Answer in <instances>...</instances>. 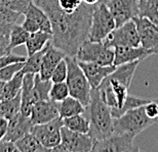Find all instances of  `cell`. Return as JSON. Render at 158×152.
Returning a JSON list of instances; mask_svg holds the SVG:
<instances>
[{
    "mask_svg": "<svg viewBox=\"0 0 158 152\" xmlns=\"http://www.w3.org/2000/svg\"><path fill=\"white\" fill-rule=\"evenodd\" d=\"M19 152H45L48 151L32 133H27L15 142Z\"/></svg>",
    "mask_w": 158,
    "mask_h": 152,
    "instance_id": "7402d4cb",
    "label": "cell"
},
{
    "mask_svg": "<svg viewBox=\"0 0 158 152\" xmlns=\"http://www.w3.org/2000/svg\"><path fill=\"white\" fill-rule=\"evenodd\" d=\"M22 27H23L27 32H29L30 34L40 31L38 24H37L34 20H32V18H25L23 24H22Z\"/></svg>",
    "mask_w": 158,
    "mask_h": 152,
    "instance_id": "f35d334b",
    "label": "cell"
},
{
    "mask_svg": "<svg viewBox=\"0 0 158 152\" xmlns=\"http://www.w3.org/2000/svg\"><path fill=\"white\" fill-rule=\"evenodd\" d=\"M62 143L67 148L68 152H89L93 151L94 139L89 133H77L63 127L61 130Z\"/></svg>",
    "mask_w": 158,
    "mask_h": 152,
    "instance_id": "8fae6325",
    "label": "cell"
},
{
    "mask_svg": "<svg viewBox=\"0 0 158 152\" xmlns=\"http://www.w3.org/2000/svg\"><path fill=\"white\" fill-rule=\"evenodd\" d=\"M157 121L150 119L145 112V107L140 106L129 109L119 118L113 119V133L131 134L137 137L139 134L154 125Z\"/></svg>",
    "mask_w": 158,
    "mask_h": 152,
    "instance_id": "3957f363",
    "label": "cell"
},
{
    "mask_svg": "<svg viewBox=\"0 0 158 152\" xmlns=\"http://www.w3.org/2000/svg\"><path fill=\"white\" fill-rule=\"evenodd\" d=\"M116 28L114 17L105 2L99 3L94 9L87 40L103 42Z\"/></svg>",
    "mask_w": 158,
    "mask_h": 152,
    "instance_id": "5b68a950",
    "label": "cell"
},
{
    "mask_svg": "<svg viewBox=\"0 0 158 152\" xmlns=\"http://www.w3.org/2000/svg\"><path fill=\"white\" fill-rule=\"evenodd\" d=\"M31 2H33V0H0L1 4L21 14H24L26 12Z\"/></svg>",
    "mask_w": 158,
    "mask_h": 152,
    "instance_id": "d6a6232c",
    "label": "cell"
},
{
    "mask_svg": "<svg viewBox=\"0 0 158 152\" xmlns=\"http://www.w3.org/2000/svg\"><path fill=\"white\" fill-rule=\"evenodd\" d=\"M114 65H121L124 63L144 60L145 58L153 55L154 53L149 49H146L142 45L140 46H119L115 47Z\"/></svg>",
    "mask_w": 158,
    "mask_h": 152,
    "instance_id": "2e32d148",
    "label": "cell"
},
{
    "mask_svg": "<svg viewBox=\"0 0 158 152\" xmlns=\"http://www.w3.org/2000/svg\"><path fill=\"white\" fill-rule=\"evenodd\" d=\"M30 36V33L22 27V25H18L17 23L12 25L10 34H9V43L8 48L12 50L18 46L26 44L28 38Z\"/></svg>",
    "mask_w": 158,
    "mask_h": 152,
    "instance_id": "484cf974",
    "label": "cell"
},
{
    "mask_svg": "<svg viewBox=\"0 0 158 152\" xmlns=\"http://www.w3.org/2000/svg\"><path fill=\"white\" fill-rule=\"evenodd\" d=\"M106 4L114 17L116 28L139 17L138 0H107Z\"/></svg>",
    "mask_w": 158,
    "mask_h": 152,
    "instance_id": "30bf717a",
    "label": "cell"
},
{
    "mask_svg": "<svg viewBox=\"0 0 158 152\" xmlns=\"http://www.w3.org/2000/svg\"><path fill=\"white\" fill-rule=\"evenodd\" d=\"M50 40H52V34L45 33V32L38 31L30 34L26 44H25L28 56L42 50Z\"/></svg>",
    "mask_w": 158,
    "mask_h": 152,
    "instance_id": "44dd1931",
    "label": "cell"
},
{
    "mask_svg": "<svg viewBox=\"0 0 158 152\" xmlns=\"http://www.w3.org/2000/svg\"><path fill=\"white\" fill-rule=\"evenodd\" d=\"M68 96H70V91H69L68 85L66 82L52 83L49 91L50 100L55 101V102H61V101L66 99Z\"/></svg>",
    "mask_w": 158,
    "mask_h": 152,
    "instance_id": "f546056e",
    "label": "cell"
},
{
    "mask_svg": "<svg viewBox=\"0 0 158 152\" xmlns=\"http://www.w3.org/2000/svg\"><path fill=\"white\" fill-rule=\"evenodd\" d=\"M49 18L52 28L50 42L66 55L76 56L80 45L87 40L91 17L96 6L82 2L76 11L67 14L59 7L56 0H33Z\"/></svg>",
    "mask_w": 158,
    "mask_h": 152,
    "instance_id": "6da1fadb",
    "label": "cell"
},
{
    "mask_svg": "<svg viewBox=\"0 0 158 152\" xmlns=\"http://www.w3.org/2000/svg\"><path fill=\"white\" fill-rule=\"evenodd\" d=\"M139 17L147 18L158 26V0H138Z\"/></svg>",
    "mask_w": 158,
    "mask_h": 152,
    "instance_id": "cb8c5ba5",
    "label": "cell"
},
{
    "mask_svg": "<svg viewBox=\"0 0 158 152\" xmlns=\"http://www.w3.org/2000/svg\"><path fill=\"white\" fill-rule=\"evenodd\" d=\"M25 61L21 62H15L11 64H8L4 66V68H0V81L2 82H7L9 80H11L19 72L22 71L24 66Z\"/></svg>",
    "mask_w": 158,
    "mask_h": 152,
    "instance_id": "1f68e13d",
    "label": "cell"
},
{
    "mask_svg": "<svg viewBox=\"0 0 158 152\" xmlns=\"http://www.w3.org/2000/svg\"><path fill=\"white\" fill-rule=\"evenodd\" d=\"M50 151H52V152H68L67 148H66V146L62 143V142L60 144L56 145V146L52 148V149H50Z\"/></svg>",
    "mask_w": 158,
    "mask_h": 152,
    "instance_id": "7bdbcfd3",
    "label": "cell"
},
{
    "mask_svg": "<svg viewBox=\"0 0 158 152\" xmlns=\"http://www.w3.org/2000/svg\"><path fill=\"white\" fill-rule=\"evenodd\" d=\"M145 112L150 119L158 121V101H149L144 105Z\"/></svg>",
    "mask_w": 158,
    "mask_h": 152,
    "instance_id": "74e56055",
    "label": "cell"
},
{
    "mask_svg": "<svg viewBox=\"0 0 158 152\" xmlns=\"http://www.w3.org/2000/svg\"><path fill=\"white\" fill-rule=\"evenodd\" d=\"M105 2H107V0H105Z\"/></svg>",
    "mask_w": 158,
    "mask_h": 152,
    "instance_id": "7dc6e473",
    "label": "cell"
},
{
    "mask_svg": "<svg viewBox=\"0 0 158 152\" xmlns=\"http://www.w3.org/2000/svg\"><path fill=\"white\" fill-rule=\"evenodd\" d=\"M8 126V119H6L4 116L0 115V140L4 138V136L7 131Z\"/></svg>",
    "mask_w": 158,
    "mask_h": 152,
    "instance_id": "60d3db41",
    "label": "cell"
},
{
    "mask_svg": "<svg viewBox=\"0 0 158 152\" xmlns=\"http://www.w3.org/2000/svg\"><path fill=\"white\" fill-rule=\"evenodd\" d=\"M9 38L3 35H0V46H8Z\"/></svg>",
    "mask_w": 158,
    "mask_h": 152,
    "instance_id": "ee69618b",
    "label": "cell"
},
{
    "mask_svg": "<svg viewBox=\"0 0 158 152\" xmlns=\"http://www.w3.org/2000/svg\"><path fill=\"white\" fill-rule=\"evenodd\" d=\"M44 48H45V47H44ZM44 48L38 52L34 53L32 55H29L28 58H26L24 66H23V68H22V72H23L24 74H38L40 71L41 61H42Z\"/></svg>",
    "mask_w": 158,
    "mask_h": 152,
    "instance_id": "f1b7e54d",
    "label": "cell"
},
{
    "mask_svg": "<svg viewBox=\"0 0 158 152\" xmlns=\"http://www.w3.org/2000/svg\"><path fill=\"white\" fill-rule=\"evenodd\" d=\"M21 109V93L14 98L3 99L0 101V115L6 119H10L20 113Z\"/></svg>",
    "mask_w": 158,
    "mask_h": 152,
    "instance_id": "d4e9b609",
    "label": "cell"
},
{
    "mask_svg": "<svg viewBox=\"0 0 158 152\" xmlns=\"http://www.w3.org/2000/svg\"><path fill=\"white\" fill-rule=\"evenodd\" d=\"M59 116L58 102H55L50 99H45L37 101L34 104L31 110L30 119L34 126L48 123Z\"/></svg>",
    "mask_w": 158,
    "mask_h": 152,
    "instance_id": "4fadbf2b",
    "label": "cell"
},
{
    "mask_svg": "<svg viewBox=\"0 0 158 152\" xmlns=\"http://www.w3.org/2000/svg\"><path fill=\"white\" fill-rule=\"evenodd\" d=\"M140 36L141 45L158 54V26L147 18L137 17L134 18Z\"/></svg>",
    "mask_w": 158,
    "mask_h": 152,
    "instance_id": "7c38bea8",
    "label": "cell"
},
{
    "mask_svg": "<svg viewBox=\"0 0 158 152\" xmlns=\"http://www.w3.org/2000/svg\"><path fill=\"white\" fill-rule=\"evenodd\" d=\"M10 52H11V50L8 48V46H0V56L8 54V53H10Z\"/></svg>",
    "mask_w": 158,
    "mask_h": 152,
    "instance_id": "bcb514c9",
    "label": "cell"
},
{
    "mask_svg": "<svg viewBox=\"0 0 158 152\" xmlns=\"http://www.w3.org/2000/svg\"><path fill=\"white\" fill-rule=\"evenodd\" d=\"M0 152H19V150L14 142L1 139L0 140Z\"/></svg>",
    "mask_w": 158,
    "mask_h": 152,
    "instance_id": "ab89813d",
    "label": "cell"
},
{
    "mask_svg": "<svg viewBox=\"0 0 158 152\" xmlns=\"http://www.w3.org/2000/svg\"><path fill=\"white\" fill-rule=\"evenodd\" d=\"M63 128V119L56 118L52 121L41 125H34L31 128L30 133L38 139L39 142L50 151L52 148L62 142L61 130Z\"/></svg>",
    "mask_w": 158,
    "mask_h": 152,
    "instance_id": "9c48e42d",
    "label": "cell"
},
{
    "mask_svg": "<svg viewBox=\"0 0 158 152\" xmlns=\"http://www.w3.org/2000/svg\"><path fill=\"white\" fill-rule=\"evenodd\" d=\"M24 72L20 71L17 75L15 76L11 80L5 82L4 84V94L5 99H9V98H14L17 96L18 94L21 93L22 91V85H23V78Z\"/></svg>",
    "mask_w": 158,
    "mask_h": 152,
    "instance_id": "83f0119b",
    "label": "cell"
},
{
    "mask_svg": "<svg viewBox=\"0 0 158 152\" xmlns=\"http://www.w3.org/2000/svg\"><path fill=\"white\" fill-rule=\"evenodd\" d=\"M52 82L50 80H42L39 74H35V76H34L33 92L36 102L39 100L49 99V91L50 88H52Z\"/></svg>",
    "mask_w": 158,
    "mask_h": 152,
    "instance_id": "4316f807",
    "label": "cell"
},
{
    "mask_svg": "<svg viewBox=\"0 0 158 152\" xmlns=\"http://www.w3.org/2000/svg\"><path fill=\"white\" fill-rule=\"evenodd\" d=\"M4 84L5 82L0 81V101L5 99V94H4Z\"/></svg>",
    "mask_w": 158,
    "mask_h": 152,
    "instance_id": "f6af8a7d",
    "label": "cell"
},
{
    "mask_svg": "<svg viewBox=\"0 0 158 152\" xmlns=\"http://www.w3.org/2000/svg\"><path fill=\"white\" fill-rule=\"evenodd\" d=\"M25 60H26V57L10 52V53H8V54L0 56V68H4V66L8 65V64H11V63L21 62V61H25Z\"/></svg>",
    "mask_w": 158,
    "mask_h": 152,
    "instance_id": "8d00e7d4",
    "label": "cell"
},
{
    "mask_svg": "<svg viewBox=\"0 0 158 152\" xmlns=\"http://www.w3.org/2000/svg\"><path fill=\"white\" fill-rule=\"evenodd\" d=\"M58 108L61 119L77 115H83L84 112H86V106L72 96H68L61 102H58Z\"/></svg>",
    "mask_w": 158,
    "mask_h": 152,
    "instance_id": "d6986e66",
    "label": "cell"
},
{
    "mask_svg": "<svg viewBox=\"0 0 158 152\" xmlns=\"http://www.w3.org/2000/svg\"><path fill=\"white\" fill-rule=\"evenodd\" d=\"M150 100H147V99H143V98H139V97H135L132 95H129L127 98H126L124 104L123 106L120 108L117 111L113 112L112 113V116L113 119H116V118H119L120 115H123L124 112H126L127 110L129 109H132V108H135V107H140V106H143L145 105L146 103L149 102Z\"/></svg>",
    "mask_w": 158,
    "mask_h": 152,
    "instance_id": "4dcf8cb0",
    "label": "cell"
},
{
    "mask_svg": "<svg viewBox=\"0 0 158 152\" xmlns=\"http://www.w3.org/2000/svg\"><path fill=\"white\" fill-rule=\"evenodd\" d=\"M34 76H35V74H25L23 78V85H22L21 91L20 112L26 116H30L32 107L36 103V99L33 92Z\"/></svg>",
    "mask_w": 158,
    "mask_h": 152,
    "instance_id": "ac0fdd59",
    "label": "cell"
},
{
    "mask_svg": "<svg viewBox=\"0 0 158 152\" xmlns=\"http://www.w3.org/2000/svg\"><path fill=\"white\" fill-rule=\"evenodd\" d=\"M114 48L104 42L85 40L77 50L76 58L79 61L96 62L101 65H114Z\"/></svg>",
    "mask_w": 158,
    "mask_h": 152,
    "instance_id": "8992f818",
    "label": "cell"
},
{
    "mask_svg": "<svg viewBox=\"0 0 158 152\" xmlns=\"http://www.w3.org/2000/svg\"><path fill=\"white\" fill-rule=\"evenodd\" d=\"M88 119L90 122L89 134L96 139L107 138L113 134V116L111 108L102 99L100 91L91 89L89 103L86 106Z\"/></svg>",
    "mask_w": 158,
    "mask_h": 152,
    "instance_id": "7a4b0ae2",
    "label": "cell"
},
{
    "mask_svg": "<svg viewBox=\"0 0 158 152\" xmlns=\"http://www.w3.org/2000/svg\"><path fill=\"white\" fill-rule=\"evenodd\" d=\"M65 56H66L65 53L61 49L53 46L52 42L49 41L47 43V45L45 46V48H44L40 71L38 72L40 78L42 80H50L56 66L59 64V62L62 59L65 58Z\"/></svg>",
    "mask_w": 158,
    "mask_h": 152,
    "instance_id": "9a60e30c",
    "label": "cell"
},
{
    "mask_svg": "<svg viewBox=\"0 0 158 152\" xmlns=\"http://www.w3.org/2000/svg\"><path fill=\"white\" fill-rule=\"evenodd\" d=\"M20 15L21 14L6 7V6L0 3V21H4V23H7V24L14 25L17 23Z\"/></svg>",
    "mask_w": 158,
    "mask_h": 152,
    "instance_id": "e575fe53",
    "label": "cell"
},
{
    "mask_svg": "<svg viewBox=\"0 0 158 152\" xmlns=\"http://www.w3.org/2000/svg\"><path fill=\"white\" fill-rule=\"evenodd\" d=\"M32 126L33 125L31 123L30 116L22 115L21 112L18 113L12 119H8L7 131H6V134L3 139L15 143L27 133H30Z\"/></svg>",
    "mask_w": 158,
    "mask_h": 152,
    "instance_id": "e0dca14e",
    "label": "cell"
},
{
    "mask_svg": "<svg viewBox=\"0 0 158 152\" xmlns=\"http://www.w3.org/2000/svg\"><path fill=\"white\" fill-rule=\"evenodd\" d=\"M68 75V66H67V61L66 59H62L59 62V64L56 66L55 71H53L50 81L52 83H61V82H66Z\"/></svg>",
    "mask_w": 158,
    "mask_h": 152,
    "instance_id": "836d02e7",
    "label": "cell"
},
{
    "mask_svg": "<svg viewBox=\"0 0 158 152\" xmlns=\"http://www.w3.org/2000/svg\"><path fill=\"white\" fill-rule=\"evenodd\" d=\"M68 66L66 83L68 85L70 96L76 98L83 105L87 106L90 99L91 87L85 77L83 71L78 64L76 56H65Z\"/></svg>",
    "mask_w": 158,
    "mask_h": 152,
    "instance_id": "277c9868",
    "label": "cell"
},
{
    "mask_svg": "<svg viewBox=\"0 0 158 152\" xmlns=\"http://www.w3.org/2000/svg\"><path fill=\"white\" fill-rule=\"evenodd\" d=\"M63 119V127L67 128L70 131L83 133L87 134L90 131V122L82 115H77L69 118H64Z\"/></svg>",
    "mask_w": 158,
    "mask_h": 152,
    "instance_id": "603a6c76",
    "label": "cell"
},
{
    "mask_svg": "<svg viewBox=\"0 0 158 152\" xmlns=\"http://www.w3.org/2000/svg\"><path fill=\"white\" fill-rule=\"evenodd\" d=\"M12 25L11 24H7L4 23V21H0V35H3V36L9 37V34H10Z\"/></svg>",
    "mask_w": 158,
    "mask_h": 152,
    "instance_id": "b9f144b4",
    "label": "cell"
},
{
    "mask_svg": "<svg viewBox=\"0 0 158 152\" xmlns=\"http://www.w3.org/2000/svg\"><path fill=\"white\" fill-rule=\"evenodd\" d=\"M78 64L83 71L91 89H96L102 84V82L115 71V65H101L96 62L79 61Z\"/></svg>",
    "mask_w": 158,
    "mask_h": 152,
    "instance_id": "5bb4252c",
    "label": "cell"
},
{
    "mask_svg": "<svg viewBox=\"0 0 158 152\" xmlns=\"http://www.w3.org/2000/svg\"><path fill=\"white\" fill-rule=\"evenodd\" d=\"M59 7L63 11L67 12V14H72V12L76 11L83 0H56Z\"/></svg>",
    "mask_w": 158,
    "mask_h": 152,
    "instance_id": "d590c367",
    "label": "cell"
},
{
    "mask_svg": "<svg viewBox=\"0 0 158 152\" xmlns=\"http://www.w3.org/2000/svg\"><path fill=\"white\" fill-rule=\"evenodd\" d=\"M103 42L112 48L119 46H140V36L135 21L131 20L115 28Z\"/></svg>",
    "mask_w": 158,
    "mask_h": 152,
    "instance_id": "52a82bcc",
    "label": "cell"
},
{
    "mask_svg": "<svg viewBox=\"0 0 158 152\" xmlns=\"http://www.w3.org/2000/svg\"><path fill=\"white\" fill-rule=\"evenodd\" d=\"M135 136L131 134L113 133L111 136L100 140H94L93 147L94 152L110 151V152H135L140 151V148L135 146Z\"/></svg>",
    "mask_w": 158,
    "mask_h": 152,
    "instance_id": "ba28073f",
    "label": "cell"
},
{
    "mask_svg": "<svg viewBox=\"0 0 158 152\" xmlns=\"http://www.w3.org/2000/svg\"><path fill=\"white\" fill-rule=\"evenodd\" d=\"M24 15H25V18H30L35 21L36 23L38 24L40 31L52 35V24H50L49 18L47 17V14L45 12H44L39 6H37L34 2L30 3L29 7L27 8V10L24 14Z\"/></svg>",
    "mask_w": 158,
    "mask_h": 152,
    "instance_id": "ffe728a7",
    "label": "cell"
}]
</instances>
